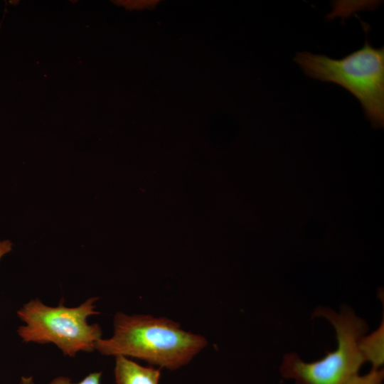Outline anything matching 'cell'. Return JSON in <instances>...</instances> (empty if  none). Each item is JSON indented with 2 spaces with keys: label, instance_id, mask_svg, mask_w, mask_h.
Returning <instances> with one entry per match:
<instances>
[{
  "label": "cell",
  "instance_id": "6da1fadb",
  "mask_svg": "<svg viewBox=\"0 0 384 384\" xmlns=\"http://www.w3.org/2000/svg\"><path fill=\"white\" fill-rule=\"evenodd\" d=\"M113 328V335L99 339L95 350L105 356L139 358L169 370L189 363L208 343L203 336L182 329L178 323L166 317L118 311Z\"/></svg>",
  "mask_w": 384,
  "mask_h": 384
},
{
  "label": "cell",
  "instance_id": "7a4b0ae2",
  "mask_svg": "<svg viewBox=\"0 0 384 384\" xmlns=\"http://www.w3.org/2000/svg\"><path fill=\"white\" fill-rule=\"evenodd\" d=\"M294 60L310 78L338 84L361 102L373 126L384 122V48H373L366 39L360 49L341 59L299 52Z\"/></svg>",
  "mask_w": 384,
  "mask_h": 384
},
{
  "label": "cell",
  "instance_id": "3957f363",
  "mask_svg": "<svg viewBox=\"0 0 384 384\" xmlns=\"http://www.w3.org/2000/svg\"><path fill=\"white\" fill-rule=\"evenodd\" d=\"M314 316L324 317L332 324L336 348L311 363L303 361L296 353H287L280 366L281 374L296 384H345L366 362L360 343L368 331L367 324L347 306L339 313L320 307Z\"/></svg>",
  "mask_w": 384,
  "mask_h": 384
},
{
  "label": "cell",
  "instance_id": "277c9868",
  "mask_svg": "<svg viewBox=\"0 0 384 384\" xmlns=\"http://www.w3.org/2000/svg\"><path fill=\"white\" fill-rule=\"evenodd\" d=\"M98 297H90L75 307H67L63 302L50 306L39 299H31L18 311L25 324L17 329L25 343H53L65 356L75 357L80 351L92 352L102 338L98 324H90L87 318L99 314L95 302Z\"/></svg>",
  "mask_w": 384,
  "mask_h": 384
},
{
  "label": "cell",
  "instance_id": "5b68a950",
  "mask_svg": "<svg viewBox=\"0 0 384 384\" xmlns=\"http://www.w3.org/2000/svg\"><path fill=\"white\" fill-rule=\"evenodd\" d=\"M160 375L159 368L140 366L125 356H115L117 384H159Z\"/></svg>",
  "mask_w": 384,
  "mask_h": 384
},
{
  "label": "cell",
  "instance_id": "8992f818",
  "mask_svg": "<svg viewBox=\"0 0 384 384\" xmlns=\"http://www.w3.org/2000/svg\"><path fill=\"white\" fill-rule=\"evenodd\" d=\"M383 321L368 336L361 340V349L366 360L372 364V368H380L383 363Z\"/></svg>",
  "mask_w": 384,
  "mask_h": 384
},
{
  "label": "cell",
  "instance_id": "52a82bcc",
  "mask_svg": "<svg viewBox=\"0 0 384 384\" xmlns=\"http://www.w3.org/2000/svg\"><path fill=\"white\" fill-rule=\"evenodd\" d=\"M384 378L383 370L380 368H372L366 375H356L345 384H383Z\"/></svg>",
  "mask_w": 384,
  "mask_h": 384
},
{
  "label": "cell",
  "instance_id": "ba28073f",
  "mask_svg": "<svg viewBox=\"0 0 384 384\" xmlns=\"http://www.w3.org/2000/svg\"><path fill=\"white\" fill-rule=\"evenodd\" d=\"M101 376V372L92 373L78 383H72L70 379L68 377L58 376L54 378L48 384H100Z\"/></svg>",
  "mask_w": 384,
  "mask_h": 384
},
{
  "label": "cell",
  "instance_id": "9c48e42d",
  "mask_svg": "<svg viewBox=\"0 0 384 384\" xmlns=\"http://www.w3.org/2000/svg\"><path fill=\"white\" fill-rule=\"evenodd\" d=\"M12 242L9 240L0 241V260L12 250Z\"/></svg>",
  "mask_w": 384,
  "mask_h": 384
},
{
  "label": "cell",
  "instance_id": "30bf717a",
  "mask_svg": "<svg viewBox=\"0 0 384 384\" xmlns=\"http://www.w3.org/2000/svg\"><path fill=\"white\" fill-rule=\"evenodd\" d=\"M20 384H35L32 376H22L20 380Z\"/></svg>",
  "mask_w": 384,
  "mask_h": 384
}]
</instances>
